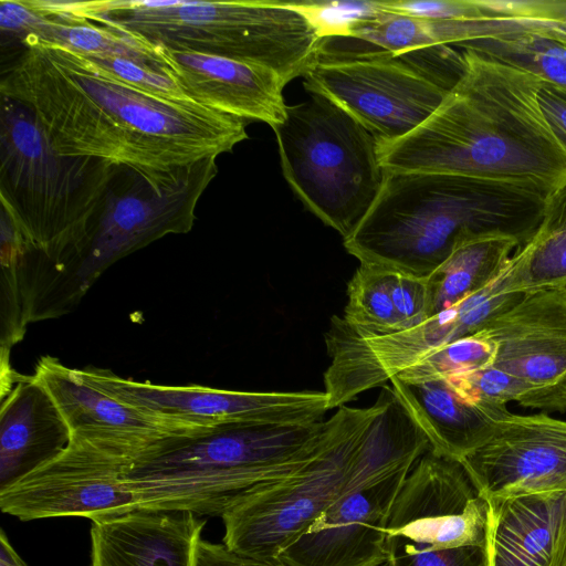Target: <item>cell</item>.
Listing matches in <instances>:
<instances>
[{
  "label": "cell",
  "mask_w": 566,
  "mask_h": 566,
  "mask_svg": "<svg viewBox=\"0 0 566 566\" xmlns=\"http://www.w3.org/2000/svg\"><path fill=\"white\" fill-rule=\"evenodd\" d=\"M20 43L0 94L32 113L60 155L128 166L163 186L249 138L244 119L147 94L72 50L34 38Z\"/></svg>",
  "instance_id": "6da1fadb"
},
{
  "label": "cell",
  "mask_w": 566,
  "mask_h": 566,
  "mask_svg": "<svg viewBox=\"0 0 566 566\" xmlns=\"http://www.w3.org/2000/svg\"><path fill=\"white\" fill-rule=\"evenodd\" d=\"M463 71L418 127L377 142L384 170L530 182L553 191L566 180V151L537 99L542 80L462 49Z\"/></svg>",
  "instance_id": "7a4b0ae2"
},
{
  "label": "cell",
  "mask_w": 566,
  "mask_h": 566,
  "mask_svg": "<svg viewBox=\"0 0 566 566\" xmlns=\"http://www.w3.org/2000/svg\"><path fill=\"white\" fill-rule=\"evenodd\" d=\"M549 192L530 182L384 170L377 198L344 247L360 263L428 276L472 235L501 233L524 244Z\"/></svg>",
  "instance_id": "3957f363"
},
{
  "label": "cell",
  "mask_w": 566,
  "mask_h": 566,
  "mask_svg": "<svg viewBox=\"0 0 566 566\" xmlns=\"http://www.w3.org/2000/svg\"><path fill=\"white\" fill-rule=\"evenodd\" d=\"M342 407L310 424L222 426L176 438L129 463L124 481L137 510L222 516L310 463L334 438Z\"/></svg>",
  "instance_id": "277c9868"
},
{
  "label": "cell",
  "mask_w": 566,
  "mask_h": 566,
  "mask_svg": "<svg viewBox=\"0 0 566 566\" xmlns=\"http://www.w3.org/2000/svg\"><path fill=\"white\" fill-rule=\"evenodd\" d=\"M42 13L87 21L133 40L239 60L287 84L317 60L323 39L287 1H45Z\"/></svg>",
  "instance_id": "5b68a950"
},
{
  "label": "cell",
  "mask_w": 566,
  "mask_h": 566,
  "mask_svg": "<svg viewBox=\"0 0 566 566\" xmlns=\"http://www.w3.org/2000/svg\"><path fill=\"white\" fill-rule=\"evenodd\" d=\"M117 167L57 154L32 113L1 96V211L36 253L40 281L52 293L81 254Z\"/></svg>",
  "instance_id": "8992f818"
},
{
  "label": "cell",
  "mask_w": 566,
  "mask_h": 566,
  "mask_svg": "<svg viewBox=\"0 0 566 566\" xmlns=\"http://www.w3.org/2000/svg\"><path fill=\"white\" fill-rule=\"evenodd\" d=\"M274 130L285 180L303 205L347 238L384 180L377 139L329 99L312 94L287 105Z\"/></svg>",
  "instance_id": "52a82bcc"
},
{
  "label": "cell",
  "mask_w": 566,
  "mask_h": 566,
  "mask_svg": "<svg viewBox=\"0 0 566 566\" xmlns=\"http://www.w3.org/2000/svg\"><path fill=\"white\" fill-rule=\"evenodd\" d=\"M486 500L460 462L431 449L415 463L386 527L387 566H488Z\"/></svg>",
  "instance_id": "ba28073f"
},
{
  "label": "cell",
  "mask_w": 566,
  "mask_h": 566,
  "mask_svg": "<svg viewBox=\"0 0 566 566\" xmlns=\"http://www.w3.org/2000/svg\"><path fill=\"white\" fill-rule=\"evenodd\" d=\"M217 172V157H209L158 186L143 172L118 165L86 243L65 279L64 296L71 311L122 258L167 234L189 232L197 203Z\"/></svg>",
  "instance_id": "9c48e42d"
},
{
  "label": "cell",
  "mask_w": 566,
  "mask_h": 566,
  "mask_svg": "<svg viewBox=\"0 0 566 566\" xmlns=\"http://www.w3.org/2000/svg\"><path fill=\"white\" fill-rule=\"evenodd\" d=\"M342 408L336 434L310 463L221 516L228 548L276 564L280 553L343 495L381 397L367 408Z\"/></svg>",
  "instance_id": "30bf717a"
},
{
  "label": "cell",
  "mask_w": 566,
  "mask_h": 566,
  "mask_svg": "<svg viewBox=\"0 0 566 566\" xmlns=\"http://www.w3.org/2000/svg\"><path fill=\"white\" fill-rule=\"evenodd\" d=\"M522 294H509L501 274L481 290L427 318L387 335L364 334L333 316L325 333L331 364L324 374L328 409L384 386L431 352L481 331Z\"/></svg>",
  "instance_id": "8fae6325"
},
{
  "label": "cell",
  "mask_w": 566,
  "mask_h": 566,
  "mask_svg": "<svg viewBox=\"0 0 566 566\" xmlns=\"http://www.w3.org/2000/svg\"><path fill=\"white\" fill-rule=\"evenodd\" d=\"M303 77L306 91L339 106L377 142L413 130L452 90L407 54L371 50L319 51Z\"/></svg>",
  "instance_id": "7c38bea8"
},
{
  "label": "cell",
  "mask_w": 566,
  "mask_h": 566,
  "mask_svg": "<svg viewBox=\"0 0 566 566\" xmlns=\"http://www.w3.org/2000/svg\"><path fill=\"white\" fill-rule=\"evenodd\" d=\"M78 370L87 382L123 402L207 428L310 424L324 420L329 410L324 391L260 392L166 386L125 379L97 367Z\"/></svg>",
  "instance_id": "4fadbf2b"
},
{
  "label": "cell",
  "mask_w": 566,
  "mask_h": 566,
  "mask_svg": "<svg viewBox=\"0 0 566 566\" xmlns=\"http://www.w3.org/2000/svg\"><path fill=\"white\" fill-rule=\"evenodd\" d=\"M128 462L71 439L57 457L0 490V509L21 521L82 516L92 522L134 510L124 481Z\"/></svg>",
  "instance_id": "5bb4252c"
},
{
  "label": "cell",
  "mask_w": 566,
  "mask_h": 566,
  "mask_svg": "<svg viewBox=\"0 0 566 566\" xmlns=\"http://www.w3.org/2000/svg\"><path fill=\"white\" fill-rule=\"evenodd\" d=\"M32 378L55 402L71 439L85 441L128 464L168 440L216 429L123 402L87 382L78 369L66 367L51 356L39 359Z\"/></svg>",
  "instance_id": "9a60e30c"
},
{
  "label": "cell",
  "mask_w": 566,
  "mask_h": 566,
  "mask_svg": "<svg viewBox=\"0 0 566 566\" xmlns=\"http://www.w3.org/2000/svg\"><path fill=\"white\" fill-rule=\"evenodd\" d=\"M497 344L495 367L526 388L522 406L566 411V290L522 294L483 327Z\"/></svg>",
  "instance_id": "2e32d148"
},
{
  "label": "cell",
  "mask_w": 566,
  "mask_h": 566,
  "mask_svg": "<svg viewBox=\"0 0 566 566\" xmlns=\"http://www.w3.org/2000/svg\"><path fill=\"white\" fill-rule=\"evenodd\" d=\"M484 499L566 490V420L507 411L460 461Z\"/></svg>",
  "instance_id": "e0dca14e"
},
{
  "label": "cell",
  "mask_w": 566,
  "mask_h": 566,
  "mask_svg": "<svg viewBox=\"0 0 566 566\" xmlns=\"http://www.w3.org/2000/svg\"><path fill=\"white\" fill-rule=\"evenodd\" d=\"M412 468L350 491L329 505L277 556L280 566H379L386 527Z\"/></svg>",
  "instance_id": "ac0fdd59"
},
{
  "label": "cell",
  "mask_w": 566,
  "mask_h": 566,
  "mask_svg": "<svg viewBox=\"0 0 566 566\" xmlns=\"http://www.w3.org/2000/svg\"><path fill=\"white\" fill-rule=\"evenodd\" d=\"M139 43L151 54L156 70L197 104L244 120H260L272 128L284 120L286 83L274 71L239 60Z\"/></svg>",
  "instance_id": "d6986e66"
},
{
  "label": "cell",
  "mask_w": 566,
  "mask_h": 566,
  "mask_svg": "<svg viewBox=\"0 0 566 566\" xmlns=\"http://www.w3.org/2000/svg\"><path fill=\"white\" fill-rule=\"evenodd\" d=\"M203 527L191 512L134 510L92 522L91 557L108 566H191Z\"/></svg>",
  "instance_id": "ffe728a7"
},
{
  "label": "cell",
  "mask_w": 566,
  "mask_h": 566,
  "mask_svg": "<svg viewBox=\"0 0 566 566\" xmlns=\"http://www.w3.org/2000/svg\"><path fill=\"white\" fill-rule=\"evenodd\" d=\"M69 427L46 389L32 376L1 400L0 490L63 452Z\"/></svg>",
  "instance_id": "44dd1931"
},
{
  "label": "cell",
  "mask_w": 566,
  "mask_h": 566,
  "mask_svg": "<svg viewBox=\"0 0 566 566\" xmlns=\"http://www.w3.org/2000/svg\"><path fill=\"white\" fill-rule=\"evenodd\" d=\"M486 500L488 566H548L566 490Z\"/></svg>",
  "instance_id": "7402d4cb"
},
{
  "label": "cell",
  "mask_w": 566,
  "mask_h": 566,
  "mask_svg": "<svg viewBox=\"0 0 566 566\" xmlns=\"http://www.w3.org/2000/svg\"><path fill=\"white\" fill-rule=\"evenodd\" d=\"M389 382L430 449L458 462L488 440L499 419L463 401L446 379L411 382L395 376Z\"/></svg>",
  "instance_id": "603a6c76"
},
{
  "label": "cell",
  "mask_w": 566,
  "mask_h": 566,
  "mask_svg": "<svg viewBox=\"0 0 566 566\" xmlns=\"http://www.w3.org/2000/svg\"><path fill=\"white\" fill-rule=\"evenodd\" d=\"M0 29L20 42L34 38L85 56L124 57L156 70L151 54L137 41L87 21L35 12L25 0L0 1Z\"/></svg>",
  "instance_id": "cb8c5ba5"
},
{
  "label": "cell",
  "mask_w": 566,
  "mask_h": 566,
  "mask_svg": "<svg viewBox=\"0 0 566 566\" xmlns=\"http://www.w3.org/2000/svg\"><path fill=\"white\" fill-rule=\"evenodd\" d=\"M505 292L566 290V180L546 198L542 219L502 271Z\"/></svg>",
  "instance_id": "d4e9b609"
},
{
  "label": "cell",
  "mask_w": 566,
  "mask_h": 566,
  "mask_svg": "<svg viewBox=\"0 0 566 566\" xmlns=\"http://www.w3.org/2000/svg\"><path fill=\"white\" fill-rule=\"evenodd\" d=\"M520 245L517 239L501 233L476 234L457 243L426 276L430 316L491 283Z\"/></svg>",
  "instance_id": "484cf974"
},
{
  "label": "cell",
  "mask_w": 566,
  "mask_h": 566,
  "mask_svg": "<svg viewBox=\"0 0 566 566\" xmlns=\"http://www.w3.org/2000/svg\"><path fill=\"white\" fill-rule=\"evenodd\" d=\"M525 71L542 81L566 86V31L558 24L460 45Z\"/></svg>",
  "instance_id": "4316f807"
},
{
  "label": "cell",
  "mask_w": 566,
  "mask_h": 566,
  "mask_svg": "<svg viewBox=\"0 0 566 566\" xmlns=\"http://www.w3.org/2000/svg\"><path fill=\"white\" fill-rule=\"evenodd\" d=\"M24 248L21 234L9 217L1 211L0 375L13 371L10 366L11 348L23 339L29 325L20 272Z\"/></svg>",
  "instance_id": "83f0119b"
},
{
  "label": "cell",
  "mask_w": 566,
  "mask_h": 566,
  "mask_svg": "<svg viewBox=\"0 0 566 566\" xmlns=\"http://www.w3.org/2000/svg\"><path fill=\"white\" fill-rule=\"evenodd\" d=\"M344 321L355 329L370 335H387L402 331L389 285L388 270L360 263L347 285Z\"/></svg>",
  "instance_id": "f1b7e54d"
},
{
  "label": "cell",
  "mask_w": 566,
  "mask_h": 566,
  "mask_svg": "<svg viewBox=\"0 0 566 566\" xmlns=\"http://www.w3.org/2000/svg\"><path fill=\"white\" fill-rule=\"evenodd\" d=\"M496 352V342L482 328L431 352L396 377L411 382L446 379L457 374L493 366Z\"/></svg>",
  "instance_id": "f546056e"
},
{
  "label": "cell",
  "mask_w": 566,
  "mask_h": 566,
  "mask_svg": "<svg viewBox=\"0 0 566 566\" xmlns=\"http://www.w3.org/2000/svg\"><path fill=\"white\" fill-rule=\"evenodd\" d=\"M446 380L463 401L497 418L509 411V402L521 405L526 395L518 379L495 366L457 374Z\"/></svg>",
  "instance_id": "4dcf8cb0"
},
{
  "label": "cell",
  "mask_w": 566,
  "mask_h": 566,
  "mask_svg": "<svg viewBox=\"0 0 566 566\" xmlns=\"http://www.w3.org/2000/svg\"><path fill=\"white\" fill-rule=\"evenodd\" d=\"M381 11L434 21L497 19L486 0H382Z\"/></svg>",
  "instance_id": "1f68e13d"
},
{
  "label": "cell",
  "mask_w": 566,
  "mask_h": 566,
  "mask_svg": "<svg viewBox=\"0 0 566 566\" xmlns=\"http://www.w3.org/2000/svg\"><path fill=\"white\" fill-rule=\"evenodd\" d=\"M302 11L324 39L346 38L357 20L375 14L377 1H302L290 2Z\"/></svg>",
  "instance_id": "d6a6232c"
},
{
  "label": "cell",
  "mask_w": 566,
  "mask_h": 566,
  "mask_svg": "<svg viewBox=\"0 0 566 566\" xmlns=\"http://www.w3.org/2000/svg\"><path fill=\"white\" fill-rule=\"evenodd\" d=\"M86 57L107 74L147 94L174 102H193L170 77L148 65L117 56Z\"/></svg>",
  "instance_id": "836d02e7"
},
{
  "label": "cell",
  "mask_w": 566,
  "mask_h": 566,
  "mask_svg": "<svg viewBox=\"0 0 566 566\" xmlns=\"http://www.w3.org/2000/svg\"><path fill=\"white\" fill-rule=\"evenodd\" d=\"M386 269V268H385ZM388 270V285L402 331L415 327L430 317L426 276Z\"/></svg>",
  "instance_id": "e575fe53"
},
{
  "label": "cell",
  "mask_w": 566,
  "mask_h": 566,
  "mask_svg": "<svg viewBox=\"0 0 566 566\" xmlns=\"http://www.w3.org/2000/svg\"><path fill=\"white\" fill-rule=\"evenodd\" d=\"M503 18L551 22L566 31V0H486Z\"/></svg>",
  "instance_id": "d590c367"
},
{
  "label": "cell",
  "mask_w": 566,
  "mask_h": 566,
  "mask_svg": "<svg viewBox=\"0 0 566 566\" xmlns=\"http://www.w3.org/2000/svg\"><path fill=\"white\" fill-rule=\"evenodd\" d=\"M537 99L554 136L566 151V86L541 81Z\"/></svg>",
  "instance_id": "8d00e7d4"
},
{
  "label": "cell",
  "mask_w": 566,
  "mask_h": 566,
  "mask_svg": "<svg viewBox=\"0 0 566 566\" xmlns=\"http://www.w3.org/2000/svg\"><path fill=\"white\" fill-rule=\"evenodd\" d=\"M191 566H280L239 554L224 544H216L200 538L195 547Z\"/></svg>",
  "instance_id": "74e56055"
},
{
  "label": "cell",
  "mask_w": 566,
  "mask_h": 566,
  "mask_svg": "<svg viewBox=\"0 0 566 566\" xmlns=\"http://www.w3.org/2000/svg\"><path fill=\"white\" fill-rule=\"evenodd\" d=\"M548 566H566V509L556 527Z\"/></svg>",
  "instance_id": "f35d334b"
},
{
  "label": "cell",
  "mask_w": 566,
  "mask_h": 566,
  "mask_svg": "<svg viewBox=\"0 0 566 566\" xmlns=\"http://www.w3.org/2000/svg\"><path fill=\"white\" fill-rule=\"evenodd\" d=\"M0 566H27L11 546L3 531L0 534Z\"/></svg>",
  "instance_id": "ab89813d"
},
{
  "label": "cell",
  "mask_w": 566,
  "mask_h": 566,
  "mask_svg": "<svg viewBox=\"0 0 566 566\" xmlns=\"http://www.w3.org/2000/svg\"><path fill=\"white\" fill-rule=\"evenodd\" d=\"M91 564H92L93 566H108V565H106L105 563H103V562H101V560H98V559H96V558H91Z\"/></svg>",
  "instance_id": "60d3db41"
},
{
  "label": "cell",
  "mask_w": 566,
  "mask_h": 566,
  "mask_svg": "<svg viewBox=\"0 0 566 566\" xmlns=\"http://www.w3.org/2000/svg\"><path fill=\"white\" fill-rule=\"evenodd\" d=\"M379 566H387V564H386V563H384V564H381V565H379Z\"/></svg>",
  "instance_id": "b9f144b4"
},
{
  "label": "cell",
  "mask_w": 566,
  "mask_h": 566,
  "mask_svg": "<svg viewBox=\"0 0 566 566\" xmlns=\"http://www.w3.org/2000/svg\"><path fill=\"white\" fill-rule=\"evenodd\" d=\"M91 566H93V565L91 564Z\"/></svg>",
  "instance_id": "7bdbcfd3"
}]
</instances>
